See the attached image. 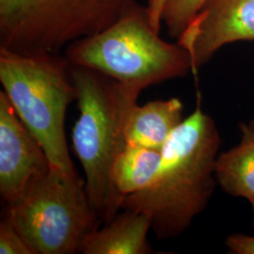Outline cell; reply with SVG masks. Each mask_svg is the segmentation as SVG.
<instances>
[{
    "label": "cell",
    "instance_id": "cell-14",
    "mask_svg": "<svg viewBox=\"0 0 254 254\" xmlns=\"http://www.w3.org/2000/svg\"><path fill=\"white\" fill-rule=\"evenodd\" d=\"M0 254H34L18 231L6 218L0 222Z\"/></svg>",
    "mask_w": 254,
    "mask_h": 254
},
{
    "label": "cell",
    "instance_id": "cell-10",
    "mask_svg": "<svg viewBox=\"0 0 254 254\" xmlns=\"http://www.w3.org/2000/svg\"><path fill=\"white\" fill-rule=\"evenodd\" d=\"M184 106L178 98L151 101L136 106L127 121V144L162 151L169 137L184 121Z\"/></svg>",
    "mask_w": 254,
    "mask_h": 254
},
{
    "label": "cell",
    "instance_id": "cell-2",
    "mask_svg": "<svg viewBox=\"0 0 254 254\" xmlns=\"http://www.w3.org/2000/svg\"><path fill=\"white\" fill-rule=\"evenodd\" d=\"M79 116L73 128V150L85 173V190L101 222L122 209L111 172L127 147V121L142 90L124 85L90 68L72 65Z\"/></svg>",
    "mask_w": 254,
    "mask_h": 254
},
{
    "label": "cell",
    "instance_id": "cell-6",
    "mask_svg": "<svg viewBox=\"0 0 254 254\" xmlns=\"http://www.w3.org/2000/svg\"><path fill=\"white\" fill-rule=\"evenodd\" d=\"M136 0H0V48L23 55L59 54L96 34Z\"/></svg>",
    "mask_w": 254,
    "mask_h": 254
},
{
    "label": "cell",
    "instance_id": "cell-7",
    "mask_svg": "<svg viewBox=\"0 0 254 254\" xmlns=\"http://www.w3.org/2000/svg\"><path fill=\"white\" fill-rule=\"evenodd\" d=\"M51 169L45 150L0 91V196L5 205L18 200Z\"/></svg>",
    "mask_w": 254,
    "mask_h": 254
},
{
    "label": "cell",
    "instance_id": "cell-1",
    "mask_svg": "<svg viewBox=\"0 0 254 254\" xmlns=\"http://www.w3.org/2000/svg\"><path fill=\"white\" fill-rule=\"evenodd\" d=\"M219 146L217 126L199 102L165 143L152 182L126 197L122 209L145 215L158 240L180 236L213 196Z\"/></svg>",
    "mask_w": 254,
    "mask_h": 254
},
{
    "label": "cell",
    "instance_id": "cell-8",
    "mask_svg": "<svg viewBox=\"0 0 254 254\" xmlns=\"http://www.w3.org/2000/svg\"><path fill=\"white\" fill-rule=\"evenodd\" d=\"M238 41H254V0H209L177 39L194 73L219 48Z\"/></svg>",
    "mask_w": 254,
    "mask_h": 254
},
{
    "label": "cell",
    "instance_id": "cell-3",
    "mask_svg": "<svg viewBox=\"0 0 254 254\" xmlns=\"http://www.w3.org/2000/svg\"><path fill=\"white\" fill-rule=\"evenodd\" d=\"M65 57L73 66L142 91L192 70L188 50L160 39L150 25L147 8L139 3L106 29L70 44Z\"/></svg>",
    "mask_w": 254,
    "mask_h": 254
},
{
    "label": "cell",
    "instance_id": "cell-13",
    "mask_svg": "<svg viewBox=\"0 0 254 254\" xmlns=\"http://www.w3.org/2000/svg\"><path fill=\"white\" fill-rule=\"evenodd\" d=\"M209 0H166L162 23L169 36L178 39Z\"/></svg>",
    "mask_w": 254,
    "mask_h": 254
},
{
    "label": "cell",
    "instance_id": "cell-15",
    "mask_svg": "<svg viewBox=\"0 0 254 254\" xmlns=\"http://www.w3.org/2000/svg\"><path fill=\"white\" fill-rule=\"evenodd\" d=\"M225 244L228 249L236 254H254V236L242 234L230 235Z\"/></svg>",
    "mask_w": 254,
    "mask_h": 254
},
{
    "label": "cell",
    "instance_id": "cell-9",
    "mask_svg": "<svg viewBox=\"0 0 254 254\" xmlns=\"http://www.w3.org/2000/svg\"><path fill=\"white\" fill-rule=\"evenodd\" d=\"M103 228L85 237L80 247L84 254H148L152 246L148 240L151 222L145 215L131 210L117 214Z\"/></svg>",
    "mask_w": 254,
    "mask_h": 254
},
{
    "label": "cell",
    "instance_id": "cell-16",
    "mask_svg": "<svg viewBox=\"0 0 254 254\" xmlns=\"http://www.w3.org/2000/svg\"><path fill=\"white\" fill-rule=\"evenodd\" d=\"M166 0H147V11L152 28L159 34L162 25V11Z\"/></svg>",
    "mask_w": 254,
    "mask_h": 254
},
{
    "label": "cell",
    "instance_id": "cell-17",
    "mask_svg": "<svg viewBox=\"0 0 254 254\" xmlns=\"http://www.w3.org/2000/svg\"><path fill=\"white\" fill-rule=\"evenodd\" d=\"M248 126L251 127L253 130H254V121H252V122H251V123H250Z\"/></svg>",
    "mask_w": 254,
    "mask_h": 254
},
{
    "label": "cell",
    "instance_id": "cell-11",
    "mask_svg": "<svg viewBox=\"0 0 254 254\" xmlns=\"http://www.w3.org/2000/svg\"><path fill=\"white\" fill-rule=\"evenodd\" d=\"M242 139L238 145L218 155L216 178L228 194L254 200V130L240 124Z\"/></svg>",
    "mask_w": 254,
    "mask_h": 254
},
{
    "label": "cell",
    "instance_id": "cell-5",
    "mask_svg": "<svg viewBox=\"0 0 254 254\" xmlns=\"http://www.w3.org/2000/svg\"><path fill=\"white\" fill-rule=\"evenodd\" d=\"M5 206L4 218L34 254H77L85 237L102 223L87 196L85 180L53 166L18 200Z\"/></svg>",
    "mask_w": 254,
    "mask_h": 254
},
{
    "label": "cell",
    "instance_id": "cell-12",
    "mask_svg": "<svg viewBox=\"0 0 254 254\" xmlns=\"http://www.w3.org/2000/svg\"><path fill=\"white\" fill-rule=\"evenodd\" d=\"M160 161V151L127 144L116 158L111 172L119 195L125 199L144 190L153 180Z\"/></svg>",
    "mask_w": 254,
    "mask_h": 254
},
{
    "label": "cell",
    "instance_id": "cell-18",
    "mask_svg": "<svg viewBox=\"0 0 254 254\" xmlns=\"http://www.w3.org/2000/svg\"><path fill=\"white\" fill-rule=\"evenodd\" d=\"M252 204V206H253V213H254V221H253V225H254V200L251 203Z\"/></svg>",
    "mask_w": 254,
    "mask_h": 254
},
{
    "label": "cell",
    "instance_id": "cell-4",
    "mask_svg": "<svg viewBox=\"0 0 254 254\" xmlns=\"http://www.w3.org/2000/svg\"><path fill=\"white\" fill-rule=\"evenodd\" d=\"M0 81L51 166L65 173H76L65 135L66 111L76 100L72 64L66 57L18 54L0 48Z\"/></svg>",
    "mask_w": 254,
    "mask_h": 254
}]
</instances>
